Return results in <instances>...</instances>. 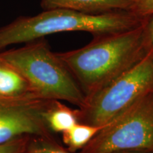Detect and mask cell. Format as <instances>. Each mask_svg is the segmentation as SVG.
Listing matches in <instances>:
<instances>
[{"instance_id": "4fadbf2b", "label": "cell", "mask_w": 153, "mask_h": 153, "mask_svg": "<svg viewBox=\"0 0 153 153\" xmlns=\"http://www.w3.org/2000/svg\"><path fill=\"white\" fill-rule=\"evenodd\" d=\"M131 11L142 17L153 14V0H133Z\"/></svg>"}, {"instance_id": "6da1fadb", "label": "cell", "mask_w": 153, "mask_h": 153, "mask_svg": "<svg viewBox=\"0 0 153 153\" xmlns=\"http://www.w3.org/2000/svg\"><path fill=\"white\" fill-rule=\"evenodd\" d=\"M145 23L125 31L94 36L90 43L80 48L57 53L86 99L129 70L150 53L152 47Z\"/></svg>"}, {"instance_id": "7a4b0ae2", "label": "cell", "mask_w": 153, "mask_h": 153, "mask_svg": "<svg viewBox=\"0 0 153 153\" xmlns=\"http://www.w3.org/2000/svg\"><path fill=\"white\" fill-rule=\"evenodd\" d=\"M146 17L131 11L91 14L70 9L43 10L33 16H20L0 28V51L62 32L85 31L94 36L118 33L143 24Z\"/></svg>"}, {"instance_id": "8fae6325", "label": "cell", "mask_w": 153, "mask_h": 153, "mask_svg": "<svg viewBox=\"0 0 153 153\" xmlns=\"http://www.w3.org/2000/svg\"><path fill=\"white\" fill-rule=\"evenodd\" d=\"M25 153H74L56 141L53 135L30 136Z\"/></svg>"}, {"instance_id": "5b68a950", "label": "cell", "mask_w": 153, "mask_h": 153, "mask_svg": "<svg viewBox=\"0 0 153 153\" xmlns=\"http://www.w3.org/2000/svg\"><path fill=\"white\" fill-rule=\"evenodd\" d=\"M153 152V93L107 124L76 153Z\"/></svg>"}, {"instance_id": "3957f363", "label": "cell", "mask_w": 153, "mask_h": 153, "mask_svg": "<svg viewBox=\"0 0 153 153\" xmlns=\"http://www.w3.org/2000/svg\"><path fill=\"white\" fill-rule=\"evenodd\" d=\"M0 61L22 74L38 97L67 101L77 108L85 104V94L57 53L50 48L45 38L18 48L1 51Z\"/></svg>"}, {"instance_id": "9c48e42d", "label": "cell", "mask_w": 153, "mask_h": 153, "mask_svg": "<svg viewBox=\"0 0 153 153\" xmlns=\"http://www.w3.org/2000/svg\"><path fill=\"white\" fill-rule=\"evenodd\" d=\"M45 122L52 133H63L78 123L76 109L60 101L54 100L45 114Z\"/></svg>"}, {"instance_id": "ba28073f", "label": "cell", "mask_w": 153, "mask_h": 153, "mask_svg": "<svg viewBox=\"0 0 153 153\" xmlns=\"http://www.w3.org/2000/svg\"><path fill=\"white\" fill-rule=\"evenodd\" d=\"M31 94L34 93L24 76L15 69L0 61V96L18 97Z\"/></svg>"}, {"instance_id": "7c38bea8", "label": "cell", "mask_w": 153, "mask_h": 153, "mask_svg": "<svg viewBox=\"0 0 153 153\" xmlns=\"http://www.w3.org/2000/svg\"><path fill=\"white\" fill-rule=\"evenodd\" d=\"M30 136L16 139L0 145V153H25L26 145Z\"/></svg>"}, {"instance_id": "9a60e30c", "label": "cell", "mask_w": 153, "mask_h": 153, "mask_svg": "<svg viewBox=\"0 0 153 153\" xmlns=\"http://www.w3.org/2000/svg\"><path fill=\"white\" fill-rule=\"evenodd\" d=\"M119 153H153V152H119Z\"/></svg>"}, {"instance_id": "277c9868", "label": "cell", "mask_w": 153, "mask_h": 153, "mask_svg": "<svg viewBox=\"0 0 153 153\" xmlns=\"http://www.w3.org/2000/svg\"><path fill=\"white\" fill-rule=\"evenodd\" d=\"M153 89V49L142 60L76 109L79 123L104 127L119 117Z\"/></svg>"}, {"instance_id": "52a82bcc", "label": "cell", "mask_w": 153, "mask_h": 153, "mask_svg": "<svg viewBox=\"0 0 153 153\" xmlns=\"http://www.w3.org/2000/svg\"><path fill=\"white\" fill-rule=\"evenodd\" d=\"M133 0H41L43 10L65 9L91 14L131 11Z\"/></svg>"}, {"instance_id": "8992f818", "label": "cell", "mask_w": 153, "mask_h": 153, "mask_svg": "<svg viewBox=\"0 0 153 153\" xmlns=\"http://www.w3.org/2000/svg\"><path fill=\"white\" fill-rule=\"evenodd\" d=\"M54 100L31 94L18 97L0 96V145L33 135H51L45 114Z\"/></svg>"}, {"instance_id": "5bb4252c", "label": "cell", "mask_w": 153, "mask_h": 153, "mask_svg": "<svg viewBox=\"0 0 153 153\" xmlns=\"http://www.w3.org/2000/svg\"><path fill=\"white\" fill-rule=\"evenodd\" d=\"M145 25L149 41H150L151 47L153 49V14L146 17Z\"/></svg>"}, {"instance_id": "2e32d148", "label": "cell", "mask_w": 153, "mask_h": 153, "mask_svg": "<svg viewBox=\"0 0 153 153\" xmlns=\"http://www.w3.org/2000/svg\"><path fill=\"white\" fill-rule=\"evenodd\" d=\"M152 93H153V89H152Z\"/></svg>"}, {"instance_id": "30bf717a", "label": "cell", "mask_w": 153, "mask_h": 153, "mask_svg": "<svg viewBox=\"0 0 153 153\" xmlns=\"http://www.w3.org/2000/svg\"><path fill=\"white\" fill-rule=\"evenodd\" d=\"M101 128L102 127L78 122L62 133L63 143L70 152H78L85 148Z\"/></svg>"}]
</instances>
